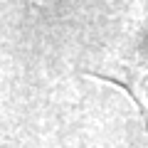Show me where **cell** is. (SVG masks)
Listing matches in <instances>:
<instances>
[{
  "mask_svg": "<svg viewBox=\"0 0 148 148\" xmlns=\"http://www.w3.org/2000/svg\"><path fill=\"white\" fill-rule=\"evenodd\" d=\"M143 86H146V94H148V82H146V84H143Z\"/></svg>",
  "mask_w": 148,
  "mask_h": 148,
  "instance_id": "6da1fadb",
  "label": "cell"
}]
</instances>
